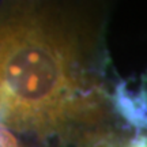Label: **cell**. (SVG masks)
Segmentation results:
<instances>
[{
    "label": "cell",
    "instance_id": "obj_1",
    "mask_svg": "<svg viewBox=\"0 0 147 147\" xmlns=\"http://www.w3.org/2000/svg\"><path fill=\"white\" fill-rule=\"evenodd\" d=\"M51 7L15 5L0 18V123L41 139L90 125L104 115L86 69L93 37Z\"/></svg>",
    "mask_w": 147,
    "mask_h": 147
},
{
    "label": "cell",
    "instance_id": "obj_2",
    "mask_svg": "<svg viewBox=\"0 0 147 147\" xmlns=\"http://www.w3.org/2000/svg\"><path fill=\"white\" fill-rule=\"evenodd\" d=\"M115 106L129 124L147 129V87L129 91L124 83L115 90Z\"/></svg>",
    "mask_w": 147,
    "mask_h": 147
},
{
    "label": "cell",
    "instance_id": "obj_3",
    "mask_svg": "<svg viewBox=\"0 0 147 147\" xmlns=\"http://www.w3.org/2000/svg\"><path fill=\"white\" fill-rule=\"evenodd\" d=\"M15 144H18V139L10 131H7L5 125L0 123V146H15Z\"/></svg>",
    "mask_w": 147,
    "mask_h": 147
}]
</instances>
